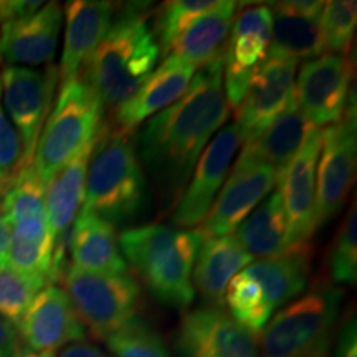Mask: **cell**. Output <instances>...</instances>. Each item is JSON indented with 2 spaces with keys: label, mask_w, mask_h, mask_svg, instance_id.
<instances>
[{
  "label": "cell",
  "mask_w": 357,
  "mask_h": 357,
  "mask_svg": "<svg viewBox=\"0 0 357 357\" xmlns=\"http://www.w3.org/2000/svg\"><path fill=\"white\" fill-rule=\"evenodd\" d=\"M102 105L82 78L60 86V95L40 134L32 167L48 182L77 155L101 129Z\"/></svg>",
  "instance_id": "cell-6"
},
{
  "label": "cell",
  "mask_w": 357,
  "mask_h": 357,
  "mask_svg": "<svg viewBox=\"0 0 357 357\" xmlns=\"http://www.w3.org/2000/svg\"><path fill=\"white\" fill-rule=\"evenodd\" d=\"M25 347L37 352H53L84 339L82 321L71 306L65 289L48 284L26 307L17 323Z\"/></svg>",
  "instance_id": "cell-17"
},
{
  "label": "cell",
  "mask_w": 357,
  "mask_h": 357,
  "mask_svg": "<svg viewBox=\"0 0 357 357\" xmlns=\"http://www.w3.org/2000/svg\"><path fill=\"white\" fill-rule=\"evenodd\" d=\"M48 284L42 276L0 266V316L17 326L33 298Z\"/></svg>",
  "instance_id": "cell-32"
},
{
  "label": "cell",
  "mask_w": 357,
  "mask_h": 357,
  "mask_svg": "<svg viewBox=\"0 0 357 357\" xmlns=\"http://www.w3.org/2000/svg\"><path fill=\"white\" fill-rule=\"evenodd\" d=\"M0 83L2 105L22 141L20 167H29L60 83L58 66L48 65L45 70L7 66L0 73Z\"/></svg>",
  "instance_id": "cell-9"
},
{
  "label": "cell",
  "mask_w": 357,
  "mask_h": 357,
  "mask_svg": "<svg viewBox=\"0 0 357 357\" xmlns=\"http://www.w3.org/2000/svg\"><path fill=\"white\" fill-rule=\"evenodd\" d=\"M331 276L336 283L354 284L357 278V213L356 204L341 223L329 257Z\"/></svg>",
  "instance_id": "cell-36"
},
{
  "label": "cell",
  "mask_w": 357,
  "mask_h": 357,
  "mask_svg": "<svg viewBox=\"0 0 357 357\" xmlns=\"http://www.w3.org/2000/svg\"><path fill=\"white\" fill-rule=\"evenodd\" d=\"M352 66L347 55L306 60L294 79V101L311 126L323 129L341 121L351 91Z\"/></svg>",
  "instance_id": "cell-11"
},
{
  "label": "cell",
  "mask_w": 357,
  "mask_h": 357,
  "mask_svg": "<svg viewBox=\"0 0 357 357\" xmlns=\"http://www.w3.org/2000/svg\"><path fill=\"white\" fill-rule=\"evenodd\" d=\"M113 2L71 0L65 7V43L58 66L60 86L82 78L89 58L113 24Z\"/></svg>",
  "instance_id": "cell-20"
},
{
  "label": "cell",
  "mask_w": 357,
  "mask_h": 357,
  "mask_svg": "<svg viewBox=\"0 0 357 357\" xmlns=\"http://www.w3.org/2000/svg\"><path fill=\"white\" fill-rule=\"evenodd\" d=\"M243 273L260 284L266 305L275 312L305 289L311 275V247L298 245L280 257L252 261Z\"/></svg>",
  "instance_id": "cell-24"
},
{
  "label": "cell",
  "mask_w": 357,
  "mask_h": 357,
  "mask_svg": "<svg viewBox=\"0 0 357 357\" xmlns=\"http://www.w3.org/2000/svg\"><path fill=\"white\" fill-rule=\"evenodd\" d=\"M141 3L123 8L84 66L82 78L102 108H118L153 75L160 48Z\"/></svg>",
  "instance_id": "cell-2"
},
{
  "label": "cell",
  "mask_w": 357,
  "mask_h": 357,
  "mask_svg": "<svg viewBox=\"0 0 357 357\" xmlns=\"http://www.w3.org/2000/svg\"><path fill=\"white\" fill-rule=\"evenodd\" d=\"M58 357H109L106 352H102L100 347L89 344V342L79 341L73 344L63 347Z\"/></svg>",
  "instance_id": "cell-41"
},
{
  "label": "cell",
  "mask_w": 357,
  "mask_h": 357,
  "mask_svg": "<svg viewBox=\"0 0 357 357\" xmlns=\"http://www.w3.org/2000/svg\"><path fill=\"white\" fill-rule=\"evenodd\" d=\"M42 6L43 2H29V0H0V25L32 15Z\"/></svg>",
  "instance_id": "cell-38"
},
{
  "label": "cell",
  "mask_w": 357,
  "mask_h": 357,
  "mask_svg": "<svg viewBox=\"0 0 357 357\" xmlns=\"http://www.w3.org/2000/svg\"><path fill=\"white\" fill-rule=\"evenodd\" d=\"M8 178H10V176H8V174H3V172H0V185L7 184V182H8Z\"/></svg>",
  "instance_id": "cell-44"
},
{
  "label": "cell",
  "mask_w": 357,
  "mask_h": 357,
  "mask_svg": "<svg viewBox=\"0 0 357 357\" xmlns=\"http://www.w3.org/2000/svg\"><path fill=\"white\" fill-rule=\"evenodd\" d=\"M356 146V95L352 88L341 121L323 129L316 169L314 230L331 220L347 202L354 182Z\"/></svg>",
  "instance_id": "cell-8"
},
{
  "label": "cell",
  "mask_w": 357,
  "mask_h": 357,
  "mask_svg": "<svg viewBox=\"0 0 357 357\" xmlns=\"http://www.w3.org/2000/svg\"><path fill=\"white\" fill-rule=\"evenodd\" d=\"M253 260L231 235L204 240L195 258L192 280L211 306H222L229 283Z\"/></svg>",
  "instance_id": "cell-23"
},
{
  "label": "cell",
  "mask_w": 357,
  "mask_h": 357,
  "mask_svg": "<svg viewBox=\"0 0 357 357\" xmlns=\"http://www.w3.org/2000/svg\"><path fill=\"white\" fill-rule=\"evenodd\" d=\"M217 6V0H172V2L162 3L153 29L160 52L166 55L174 40L184 32L192 22Z\"/></svg>",
  "instance_id": "cell-33"
},
{
  "label": "cell",
  "mask_w": 357,
  "mask_h": 357,
  "mask_svg": "<svg viewBox=\"0 0 357 357\" xmlns=\"http://www.w3.org/2000/svg\"><path fill=\"white\" fill-rule=\"evenodd\" d=\"M0 266L12 268L20 273L42 276L50 284L60 275L55 265V243L25 242L13 236H10L7 247L0 253Z\"/></svg>",
  "instance_id": "cell-31"
},
{
  "label": "cell",
  "mask_w": 357,
  "mask_h": 357,
  "mask_svg": "<svg viewBox=\"0 0 357 357\" xmlns=\"http://www.w3.org/2000/svg\"><path fill=\"white\" fill-rule=\"evenodd\" d=\"M8 181H10V178H8ZM6 185H7V184L0 185V197H2V194H3V189H6Z\"/></svg>",
  "instance_id": "cell-45"
},
{
  "label": "cell",
  "mask_w": 357,
  "mask_h": 357,
  "mask_svg": "<svg viewBox=\"0 0 357 357\" xmlns=\"http://www.w3.org/2000/svg\"><path fill=\"white\" fill-rule=\"evenodd\" d=\"M230 116L223 93V48L195 71L176 102L147 119L136 134L137 158L160 189H184L195 164Z\"/></svg>",
  "instance_id": "cell-1"
},
{
  "label": "cell",
  "mask_w": 357,
  "mask_h": 357,
  "mask_svg": "<svg viewBox=\"0 0 357 357\" xmlns=\"http://www.w3.org/2000/svg\"><path fill=\"white\" fill-rule=\"evenodd\" d=\"M223 303H227L229 314L236 323L255 336L261 333L273 311L266 305L263 289L255 280L250 278L243 271L235 275L227 287Z\"/></svg>",
  "instance_id": "cell-30"
},
{
  "label": "cell",
  "mask_w": 357,
  "mask_h": 357,
  "mask_svg": "<svg viewBox=\"0 0 357 357\" xmlns=\"http://www.w3.org/2000/svg\"><path fill=\"white\" fill-rule=\"evenodd\" d=\"M146 204V178L131 136L101 124L86 172L82 212L111 225L132 220Z\"/></svg>",
  "instance_id": "cell-4"
},
{
  "label": "cell",
  "mask_w": 357,
  "mask_h": 357,
  "mask_svg": "<svg viewBox=\"0 0 357 357\" xmlns=\"http://www.w3.org/2000/svg\"><path fill=\"white\" fill-rule=\"evenodd\" d=\"M341 289L318 284L276 312L258 337V357H328Z\"/></svg>",
  "instance_id": "cell-5"
},
{
  "label": "cell",
  "mask_w": 357,
  "mask_h": 357,
  "mask_svg": "<svg viewBox=\"0 0 357 357\" xmlns=\"http://www.w3.org/2000/svg\"><path fill=\"white\" fill-rule=\"evenodd\" d=\"M278 181V172L266 164L238 162L222 185L211 211L194 234L200 243L204 240L231 235L238 225L268 197Z\"/></svg>",
  "instance_id": "cell-12"
},
{
  "label": "cell",
  "mask_w": 357,
  "mask_h": 357,
  "mask_svg": "<svg viewBox=\"0 0 357 357\" xmlns=\"http://www.w3.org/2000/svg\"><path fill=\"white\" fill-rule=\"evenodd\" d=\"M61 25L63 8L58 2L43 3L32 15L0 25V56L8 66L52 65Z\"/></svg>",
  "instance_id": "cell-18"
},
{
  "label": "cell",
  "mask_w": 357,
  "mask_h": 357,
  "mask_svg": "<svg viewBox=\"0 0 357 357\" xmlns=\"http://www.w3.org/2000/svg\"><path fill=\"white\" fill-rule=\"evenodd\" d=\"M45 184L35 174L33 167H20L7 182L0 197V212L10 223H19L30 218L47 217L45 208Z\"/></svg>",
  "instance_id": "cell-29"
},
{
  "label": "cell",
  "mask_w": 357,
  "mask_h": 357,
  "mask_svg": "<svg viewBox=\"0 0 357 357\" xmlns=\"http://www.w3.org/2000/svg\"><path fill=\"white\" fill-rule=\"evenodd\" d=\"M106 344L116 357H171L159 334L137 319L109 336Z\"/></svg>",
  "instance_id": "cell-35"
},
{
  "label": "cell",
  "mask_w": 357,
  "mask_h": 357,
  "mask_svg": "<svg viewBox=\"0 0 357 357\" xmlns=\"http://www.w3.org/2000/svg\"><path fill=\"white\" fill-rule=\"evenodd\" d=\"M65 293L95 341H106L136 321L141 289L131 275L91 273L70 266Z\"/></svg>",
  "instance_id": "cell-7"
},
{
  "label": "cell",
  "mask_w": 357,
  "mask_h": 357,
  "mask_svg": "<svg viewBox=\"0 0 357 357\" xmlns=\"http://www.w3.org/2000/svg\"><path fill=\"white\" fill-rule=\"evenodd\" d=\"M298 61L266 58L235 111V128L243 144L257 139L294 101Z\"/></svg>",
  "instance_id": "cell-14"
},
{
  "label": "cell",
  "mask_w": 357,
  "mask_h": 357,
  "mask_svg": "<svg viewBox=\"0 0 357 357\" xmlns=\"http://www.w3.org/2000/svg\"><path fill=\"white\" fill-rule=\"evenodd\" d=\"M13 357H56L53 352H37V351H30L26 349V347H24V349H20L15 352V356Z\"/></svg>",
  "instance_id": "cell-43"
},
{
  "label": "cell",
  "mask_w": 357,
  "mask_h": 357,
  "mask_svg": "<svg viewBox=\"0 0 357 357\" xmlns=\"http://www.w3.org/2000/svg\"><path fill=\"white\" fill-rule=\"evenodd\" d=\"M100 134V132H98ZM98 134L79 153L70 160L56 176L52 178L45 189V208H47V220L50 227V234L55 242L63 238L65 231L75 222V218L82 211L84 197V182L95 149Z\"/></svg>",
  "instance_id": "cell-25"
},
{
  "label": "cell",
  "mask_w": 357,
  "mask_h": 357,
  "mask_svg": "<svg viewBox=\"0 0 357 357\" xmlns=\"http://www.w3.org/2000/svg\"><path fill=\"white\" fill-rule=\"evenodd\" d=\"M242 139L235 124H227L208 142L192 171L189 185L182 190L172 213L174 225L181 229L197 227L211 211L218 190L225 184Z\"/></svg>",
  "instance_id": "cell-13"
},
{
  "label": "cell",
  "mask_w": 357,
  "mask_h": 357,
  "mask_svg": "<svg viewBox=\"0 0 357 357\" xmlns=\"http://www.w3.org/2000/svg\"><path fill=\"white\" fill-rule=\"evenodd\" d=\"M324 2L293 0L271 6L270 45L266 58H288V60H312L324 55L319 19Z\"/></svg>",
  "instance_id": "cell-21"
},
{
  "label": "cell",
  "mask_w": 357,
  "mask_h": 357,
  "mask_svg": "<svg viewBox=\"0 0 357 357\" xmlns=\"http://www.w3.org/2000/svg\"><path fill=\"white\" fill-rule=\"evenodd\" d=\"M22 141L17 129L8 119L2 105V83H0V172L8 174L20 167Z\"/></svg>",
  "instance_id": "cell-37"
},
{
  "label": "cell",
  "mask_w": 357,
  "mask_h": 357,
  "mask_svg": "<svg viewBox=\"0 0 357 357\" xmlns=\"http://www.w3.org/2000/svg\"><path fill=\"white\" fill-rule=\"evenodd\" d=\"M194 66L174 55L164 56L162 63L153 71L144 84L134 95L114 108L113 128L126 136L136 131L142 123L176 102L189 88L195 75Z\"/></svg>",
  "instance_id": "cell-19"
},
{
  "label": "cell",
  "mask_w": 357,
  "mask_h": 357,
  "mask_svg": "<svg viewBox=\"0 0 357 357\" xmlns=\"http://www.w3.org/2000/svg\"><path fill=\"white\" fill-rule=\"evenodd\" d=\"M176 344L181 357H258L255 334L236 323L222 306L185 312Z\"/></svg>",
  "instance_id": "cell-15"
},
{
  "label": "cell",
  "mask_w": 357,
  "mask_h": 357,
  "mask_svg": "<svg viewBox=\"0 0 357 357\" xmlns=\"http://www.w3.org/2000/svg\"><path fill=\"white\" fill-rule=\"evenodd\" d=\"M19 351V334L10 321L0 316V357H13Z\"/></svg>",
  "instance_id": "cell-40"
},
{
  "label": "cell",
  "mask_w": 357,
  "mask_h": 357,
  "mask_svg": "<svg viewBox=\"0 0 357 357\" xmlns=\"http://www.w3.org/2000/svg\"><path fill=\"white\" fill-rule=\"evenodd\" d=\"M336 357H357V333L356 319H347L339 333Z\"/></svg>",
  "instance_id": "cell-39"
},
{
  "label": "cell",
  "mask_w": 357,
  "mask_h": 357,
  "mask_svg": "<svg viewBox=\"0 0 357 357\" xmlns=\"http://www.w3.org/2000/svg\"><path fill=\"white\" fill-rule=\"evenodd\" d=\"M8 240H10V223L6 220V217L0 212V253L7 247Z\"/></svg>",
  "instance_id": "cell-42"
},
{
  "label": "cell",
  "mask_w": 357,
  "mask_h": 357,
  "mask_svg": "<svg viewBox=\"0 0 357 357\" xmlns=\"http://www.w3.org/2000/svg\"><path fill=\"white\" fill-rule=\"evenodd\" d=\"M234 236L252 260L275 258L291 250L287 213L278 192L268 195L260 207L240 223Z\"/></svg>",
  "instance_id": "cell-28"
},
{
  "label": "cell",
  "mask_w": 357,
  "mask_h": 357,
  "mask_svg": "<svg viewBox=\"0 0 357 357\" xmlns=\"http://www.w3.org/2000/svg\"><path fill=\"white\" fill-rule=\"evenodd\" d=\"M312 128L314 126L306 121L296 101H293L291 106L271 126H268L257 139L243 146L236 160L238 162L266 164V166L273 167L280 176V172L301 149L303 142Z\"/></svg>",
  "instance_id": "cell-26"
},
{
  "label": "cell",
  "mask_w": 357,
  "mask_h": 357,
  "mask_svg": "<svg viewBox=\"0 0 357 357\" xmlns=\"http://www.w3.org/2000/svg\"><path fill=\"white\" fill-rule=\"evenodd\" d=\"M235 10L236 2L230 0L218 2L215 8L195 19L174 40L166 55L177 56L195 70L202 68L222 52L223 45L229 38Z\"/></svg>",
  "instance_id": "cell-27"
},
{
  "label": "cell",
  "mask_w": 357,
  "mask_h": 357,
  "mask_svg": "<svg viewBox=\"0 0 357 357\" xmlns=\"http://www.w3.org/2000/svg\"><path fill=\"white\" fill-rule=\"evenodd\" d=\"M323 142V129L312 128L301 149L280 172L278 194L288 220V238L291 247L310 245L314 235L316 169Z\"/></svg>",
  "instance_id": "cell-16"
},
{
  "label": "cell",
  "mask_w": 357,
  "mask_h": 357,
  "mask_svg": "<svg viewBox=\"0 0 357 357\" xmlns=\"http://www.w3.org/2000/svg\"><path fill=\"white\" fill-rule=\"evenodd\" d=\"M273 13L255 6L240 12L223 45V93L229 108L238 109L250 84L266 60Z\"/></svg>",
  "instance_id": "cell-10"
},
{
  "label": "cell",
  "mask_w": 357,
  "mask_h": 357,
  "mask_svg": "<svg viewBox=\"0 0 357 357\" xmlns=\"http://www.w3.org/2000/svg\"><path fill=\"white\" fill-rule=\"evenodd\" d=\"M70 247L73 260L71 266L91 273H128L114 227L95 213L79 211L70 235Z\"/></svg>",
  "instance_id": "cell-22"
},
{
  "label": "cell",
  "mask_w": 357,
  "mask_h": 357,
  "mask_svg": "<svg viewBox=\"0 0 357 357\" xmlns=\"http://www.w3.org/2000/svg\"><path fill=\"white\" fill-rule=\"evenodd\" d=\"M118 245L126 265L139 275L155 300L174 307H187L194 301L192 271L200 247L194 231L147 223L124 230Z\"/></svg>",
  "instance_id": "cell-3"
},
{
  "label": "cell",
  "mask_w": 357,
  "mask_h": 357,
  "mask_svg": "<svg viewBox=\"0 0 357 357\" xmlns=\"http://www.w3.org/2000/svg\"><path fill=\"white\" fill-rule=\"evenodd\" d=\"M357 25V3L344 0L324 2L319 26L324 53L347 55Z\"/></svg>",
  "instance_id": "cell-34"
}]
</instances>
